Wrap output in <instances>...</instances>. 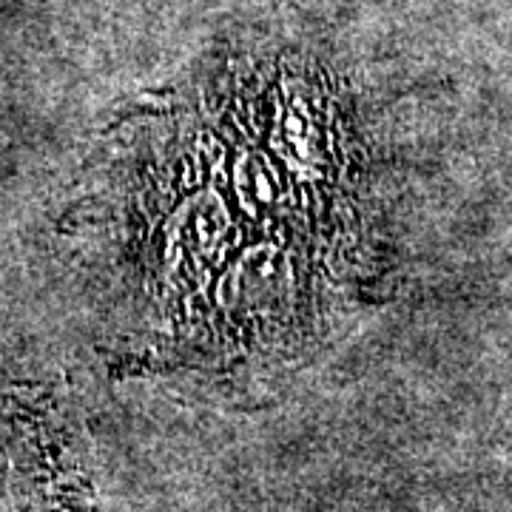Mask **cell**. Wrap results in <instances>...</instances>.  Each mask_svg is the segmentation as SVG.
I'll return each instance as SVG.
<instances>
[{"label": "cell", "instance_id": "6da1fadb", "mask_svg": "<svg viewBox=\"0 0 512 512\" xmlns=\"http://www.w3.org/2000/svg\"><path fill=\"white\" fill-rule=\"evenodd\" d=\"M126 262L151 350L291 359L356 299L362 171L339 103L293 77L225 80L151 111Z\"/></svg>", "mask_w": 512, "mask_h": 512}]
</instances>
